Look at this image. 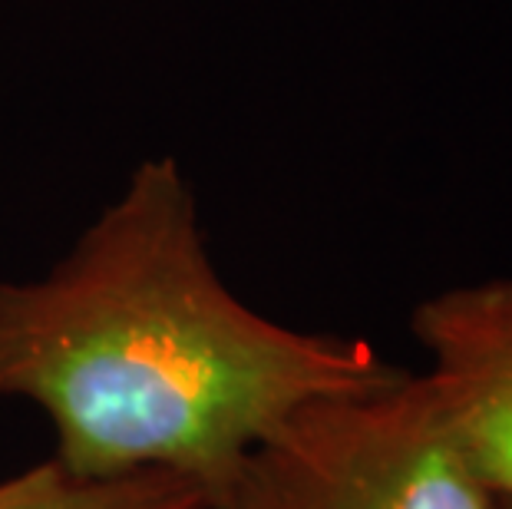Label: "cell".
Returning a JSON list of instances; mask_svg holds the SVG:
<instances>
[{
  "instance_id": "cell-1",
  "label": "cell",
  "mask_w": 512,
  "mask_h": 509,
  "mask_svg": "<svg viewBox=\"0 0 512 509\" xmlns=\"http://www.w3.org/2000/svg\"><path fill=\"white\" fill-rule=\"evenodd\" d=\"M407 374L364 338L294 331L215 268L176 159H146L47 275L0 278V400L57 430L76 480L162 473L219 509L245 457L321 397Z\"/></svg>"
},
{
  "instance_id": "cell-2",
  "label": "cell",
  "mask_w": 512,
  "mask_h": 509,
  "mask_svg": "<svg viewBox=\"0 0 512 509\" xmlns=\"http://www.w3.org/2000/svg\"><path fill=\"white\" fill-rule=\"evenodd\" d=\"M427 374L321 397L248 453L219 509H496Z\"/></svg>"
},
{
  "instance_id": "cell-3",
  "label": "cell",
  "mask_w": 512,
  "mask_h": 509,
  "mask_svg": "<svg viewBox=\"0 0 512 509\" xmlns=\"http://www.w3.org/2000/svg\"><path fill=\"white\" fill-rule=\"evenodd\" d=\"M410 328L470 470L496 500H512V278L440 291Z\"/></svg>"
},
{
  "instance_id": "cell-4",
  "label": "cell",
  "mask_w": 512,
  "mask_h": 509,
  "mask_svg": "<svg viewBox=\"0 0 512 509\" xmlns=\"http://www.w3.org/2000/svg\"><path fill=\"white\" fill-rule=\"evenodd\" d=\"M0 509H205V503L195 486L176 476L76 480L50 457L0 480Z\"/></svg>"
},
{
  "instance_id": "cell-5",
  "label": "cell",
  "mask_w": 512,
  "mask_h": 509,
  "mask_svg": "<svg viewBox=\"0 0 512 509\" xmlns=\"http://www.w3.org/2000/svg\"><path fill=\"white\" fill-rule=\"evenodd\" d=\"M496 509H512V500H499V506Z\"/></svg>"
}]
</instances>
